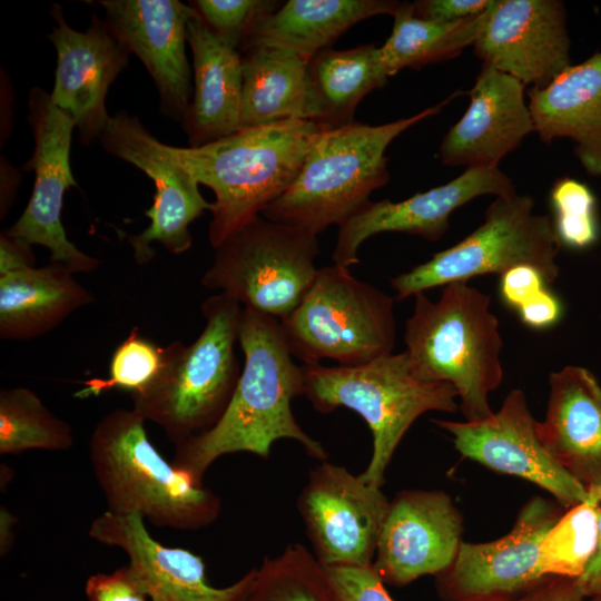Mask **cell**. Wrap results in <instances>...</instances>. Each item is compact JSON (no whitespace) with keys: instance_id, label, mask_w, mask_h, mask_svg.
I'll list each match as a JSON object with an SVG mask.
<instances>
[{"instance_id":"6da1fadb","label":"cell","mask_w":601,"mask_h":601,"mask_svg":"<svg viewBox=\"0 0 601 601\" xmlns=\"http://www.w3.org/2000/svg\"><path fill=\"white\" fill-rule=\"evenodd\" d=\"M238 343L245 362L227 408L209 430L175 443L173 464L203 482L218 457L248 452L267 459L280 439L294 440L309 456L326 461L323 445L299 426L292 411V401L304 395V374L280 322L244 307Z\"/></svg>"},{"instance_id":"7a4b0ae2","label":"cell","mask_w":601,"mask_h":601,"mask_svg":"<svg viewBox=\"0 0 601 601\" xmlns=\"http://www.w3.org/2000/svg\"><path fill=\"white\" fill-rule=\"evenodd\" d=\"M326 127L285 119L243 128L199 147H174L185 167L215 195L208 240L213 248L260 216L296 180Z\"/></svg>"},{"instance_id":"3957f363","label":"cell","mask_w":601,"mask_h":601,"mask_svg":"<svg viewBox=\"0 0 601 601\" xmlns=\"http://www.w3.org/2000/svg\"><path fill=\"white\" fill-rule=\"evenodd\" d=\"M414 297L404 332L413 373L427 382L453 385L465 421L491 416L489 395L503 380V342L490 296L467 282H454L435 302L424 292Z\"/></svg>"},{"instance_id":"277c9868","label":"cell","mask_w":601,"mask_h":601,"mask_svg":"<svg viewBox=\"0 0 601 601\" xmlns=\"http://www.w3.org/2000/svg\"><path fill=\"white\" fill-rule=\"evenodd\" d=\"M145 422L132 407L118 408L91 433L89 459L107 511L176 530L210 525L221 511L219 496L162 457Z\"/></svg>"},{"instance_id":"5b68a950","label":"cell","mask_w":601,"mask_h":601,"mask_svg":"<svg viewBox=\"0 0 601 601\" xmlns=\"http://www.w3.org/2000/svg\"><path fill=\"white\" fill-rule=\"evenodd\" d=\"M456 92L416 115L380 126L352 121L325 128L312 145L293 185L262 213L265 218L317 235L357 215L371 194L387 184L388 145L437 114Z\"/></svg>"},{"instance_id":"8992f818","label":"cell","mask_w":601,"mask_h":601,"mask_svg":"<svg viewBox=\"0 0 601 601\" xmlns=\"http://www.w3.org/2000/svg\"><path fill=\"white\" fill-rule=\"evenodd\" d=\"M205 327L189 345L165 346L164 366L141 393L131 394L132 408L177 443L213 427L227 408L242 370L235 354L243 308L224 293L200 307Z\"/></svg>"},{"instance_id":"52a82bcc","label":"cell","mask_w":601,"mask_h":601,"mask_svg":"<svg viewBox=\"0 0 601 601\" xmlns=\"http://www.w3.org/2000/svg\"><path fill=\"white\" fill-rule=\"evenodd\" d=\"M304 396L321 413L338 407L355 411L373 436V451L363 481L382 487L385 471L403 436L424 413H453L459 394L446 382L417 377L406 352L391 353L356 366L303 364Z\"/></svg>"},{"instance_id":"ba28073f","label":"cell","mask_w":601,"mask_h":601,"mask_svg":"<svg viewBox=\"0 0 601 601\" xmlns=\"http://www.w3.org/2000/svg\"><path fill=\"white\" fill-rule=\"evenodd\" d=\"M293 357L356 366L393 353L394 298L354 277L348 268L322 267L298 306L279 321Z\"/></svg>"},{"instance_id":"9c48e42d","label":"cell","mask_w":601,"mask_h":601,"mask_svg":"<svg viewBox=\"0 0 601 601\" xmlns=\"http://www.w3.org/2000/svg\"><path fill=\"white\" fill-rule=\"evenodd\" d=\"M528 195L496 197L485 211L483 224L454 246L391 279L395 298L403 300L417 293L486 274L530 265L548 284L560 274L556 257L561 248L552 220L533 213Z\"/></svg>"},{"instance_id":"30bf717a","label":"cell","mask_w":601,"mask_h":601,"mask_svg":"<svg viewBox=\"0 0 601 601\" xmlns=\"http://www.w3.org/2000/svg\"><path fill=\"white\" fill-rule=\"evenodd\" d=\"M214 250L201 285L278 321L298 306L319 269L315 265L317 235L262 215Z\"/></svg>"},{"instance_id":"8fae6325","label":"cell","mask_w":601,"mask_h":601,"mask_svg":"<svg viewBox=\"0 0 601 601\" xmlns=\"http://www.w3.org/2000/svg\"><path fill=\"white\" fill-rule=\"evenodd\" d=\"M104 149L142 170L156 188L154 204L146 210L150 224L128 237L135 260L147 264L155 256L151 243L157 242L171 254H181L193 244L190 224L210 210L199 190L196 177L177 157L173 146L160 142L126 111L110 116L99 136Z\"/></svg>"},{"instance_id":"7c38bea8","label":"cell","mask_w":601,"mask_h":601,"mask_svg":"<svg viewBox=\"0 0 601 601\" xmlns=\"http://www.w3.org/2000/svg\"><path fill=\"white\" fill-rule=\"evenodd\" d=\"M555 500L530 499L520 510L512 530L484 543L462 542L452 564L435 577L444 601H509L545 581L541 544L564 513Z\"/></svg>"},{"instance_id":"4fadbf2b","label":"cell","mask_w":601,"mask_h":601,"mask_svg":"<svg viewBox=\"0 0 601 601\" xmlns=\"http://www.w3.org/2000/svg\"><path fill=\"white\" fill-rule=\"evenodd\" d=\"M28 108L35 148L23 168L35 171V185L24 211L3 234L30 247H46L50 263L61 264L73 274L91 273L100 260L78 249L61 224L65 193L77 186L70 168L75 121L39 87L30 91Z\"/></svg>"},{"instance_id":"5bb4252c","label":"cell","mask_w":601,"mask_h":601,"mask_svg":"<svg viewBox=\"0 0 601 601\" xmlns=\"http://www.w3.org/2000/svg\"><path fill=\"white\" fill-rule=\"evenodd\" d=\"M390 501L346 467L321 461L297 499L314 555L324 566L373 564Z\"/></svg>"},{"instance_id":"9a60e30c","label":"cell","mask_w":601,"mask_h":601,"mask_svg":"<svg viewBox=\"0 0 601 601\" xmlns=\"http://www.w3.org/2000/svg\"><path fill=\"white\" fill-rule=\"evenodd\" d=\"M433 423L451 435L454 447L463 457L536 484L565 510L588 496V491L542 446L535 430L536 421L520 388L511 390L501 408L484 420H433Z\"/></svg>"},{"instance_id":"2e32d148","label":"cell","mask_w":601,"mask_h":601,"mask_svg":"<svg viewBox=\"0 0 601 601\" xmlns=\"http://www.w3.org/2000/svg\"><path fill=\"white\" fill-rule=\"evenodd\" d=\"M462 533V514L445 492L403 490L390 501L372 566L398 588L436 577L454 561Z\"/></svg>"},{"instance_id":"e0dca14e","label":"cell","mask_w":601,"mask_h":601,"mask_svg":"<svg viewBox=\"0 0 601 601\" xmlns=\"http://www.w3.org/2000/svg\"><path fill=\"white\" fill-rule=\"evenodd\" d=\"M482 65L543 88L571 66L566 16L559 0H493L473 45Z\"/></svg>"},{"instance_id":"ac0fdd59","label":"cell","mask_w":601,"mask_h":601,"mask_svg":"<svg viewBox=\"0 0 601 601\" xmlns=\"http://www.w3.org/2000/svg\"><path fill=\"white\" fill-rule=\"evenodd\" d=\"M56 26L49 40L57 51L51 101L68 112L83 145L98 140L110 116L106 96L116 77L128 66L131 51L110 24L91 17L86 31L71 28L59 4L51 8Z\"/></svg>"},{"instance_id":"d6986e66","label":"cell","mask_w":601,"mask_h":601,"mask_svg":"<svg viewBox=\"0 0 601 601\" xmlns=\"http://www.w3.org/2000/svg\"><path fill=\"white\" fill-rule=\"evenodd\" d=\"M515 193L512 180L497 167H469L455 179L405 200L370 201L339 226L333 264L345 268L356 265L359 246L380 233L400 231L439 240L449 229L450 215L459 207L479 196L504 197Z\"/></svg>"},{"instance_id":"ffe728a7","label":"cell","mask_w":601,"mask_h":601,"mask_svg":"<svg viewBox=\"0 0 601 601\" xmlns=\"http://www.w3.org/2000/svg\"><path fill=\"white\" fill-rule=\"evenodd\" d=\"M98 3L106 12L105 20L152 78L161 112L183 124L194 91L186 55L187 22L194 7L178 0H102Z\"/></svg>"},{"instance_id":"44dd1931","label":"cell","mask_w":601,"mask_h":601,"mask_svg":"<svg viewBox=\"0 0 601 601\" xmlns=\"http://www.w3.org/2000/svg\"><path fill=\"white\" fill-rule=\"evenodd\" d=\"M88 534L127 554V565L149 601H239L255 573L254 568L228 587H213L199 555L159 543L139 515H118L106 510L91 522Z\"/></svg>"},{"instance_id":"7402d4cb","label":"cell","mask_w":601,"mask_h":601,"mask_svg":"<svg viewBox=\"0 0 601 601\" xmlns=\"http://www.w3.org/2000/svg\"><path fill=\"white\" fill-rule=\"evenodd\" d=\"M524 87L514 77L482 65L469 91L465 114L440 146L442 162L467 168L497 167L506 154L534 131Z\"/></svg>"},{"instance_id":"603a6c76","label":"cell","mask_w":601,"mask_h":601,"mask_svg":"<svg viewBox=\"0 0 601 601\" xmlns=\"http://www.w3.org/2000/svg\"><path fill=\"white\" fill-rule=\"evenodd\" d=\"M543 422L535 425L546 453L587 491L601 486V385L581 366L549 376Z\"/></svg>"},{"instance_id":"cb8c5ba5","label":"cell","mask_w":601,"mask_h":601,"mask_svg":"<svg viewBox=\"0 0 601 601\" xmlns=\"http://www.w3.org/2000/svg\"><path fill=\"white\" fill-rule=\"evenodd\" d=\"M187 41L194 91L181 126L189 147H199L240 129L243 60L239 50L210 31L196 9L187 22Z\"/></svg>"},{"instance_id":"d4e9b609","label":"cell","mask_w":601,"mask_h":601,"mask_svg":"<svg viewBox=\"0 0 601 601\" xmlns=\"http://www.w3.org/2000/svg\"><path fill=\"white\" fill-rule=\"evenodd\" d=\"M534 131L543 141L569 138L584 170L601 177V50L551 83L528 90Z\"/></svg>"},{"instance_id":"484cf974","label":"cell","mask_w":601,"mask_h":601,"mask_svg":"<svg viewBox=\"0 0 601 601\" xmlns=\"http://www.w3.org/2000/svg\"><path fill=\"white\" fill-rule=\"evenodd\" d=\"M93 302L95 296L61 264L6 272L0 274V337H39Z\"/></svg>"},{"instance_id":"4316f807","label":"cell","mask_w":601,"mask_h":601,"mask_svg":"<svg viewBox=\"0 0 601 601\" xmlns=\"http://www.w3.org/2000/svg\"><path fill=\"white\" fill-rule=\"evenodd\" d=\"M391 0H288L254 27L240 50L272 47L311 61L352 26L378 14H392Z\"/></svg>"},{"instance_id":"83f0119b","label":"cell","mask_w":601,"mask_h":601,"mask_svg":"<svg viewBox=\"0 0 601 601\" xmlns=\"http://www.w3.org/2000/svg\"><path fill=\"white\" fill-rule=\"evenodd\" d=\"M242 60L240 129L285 119L312 120L308 60L272 47L248 48Z\"/></svg>"},{"instance_id":"f1b7e54d","label":"cell","mask_w":601,"mask_h":601,"mask_svg":"<svg viewBox=\"0 0 601 601\" xmlns=\"http://www.w3.org/2000/svg\"><path fill=\"white\" fill-rule=\"evenodd\" d=\"M308 75L312 120L326 128L351 124L359 101L388 79L374 45L323 50L311 59Z\"/></svg>"},{"instance_id":"f546056e","label":"cell","mask_w":601,"mask_h":601,"mask_svg":"<svg viewBox=\"0 0 601 601\" xmlns=\"http://www.w3.org/2000/svg\"><path fill=\"white\" fill-rule=\"evenodd\" d=\"M490 7L477 16L439 22L414 17L407 2H401L393 16L392 33L378 48V57L386 75L391 77L404 68L418 69L459 56L479 38Z\"/></svg>"},{"instance_id":"4dcf8cb0","label":"cell","mask_w":601,"mask_h":601,"mask_svg":"<svg viewBox=\"0 0 601 601\" xmlns=\"http://www.w3.org/2000/svg\"><path fill=\"white\" fill-rule=\"evenodd\" d=\"M73 445L70 425L27 387L0 391V454L28 450L65 451Z\"/></svg>"},{"instance_id":"1f68e13d","label":"cell","mask_w":601,"mask_h":601,"mask_svg":"<svg viewBox=\"0 0 601 601\" xmlns=\"http://www.w3.org/2000/svg\"><path fill=\"white\" fill-rule=\"evenodd\" d=\"M239 601H337L324 566L303 544L265 556Z\"/></svg>"},{"instance_id":"d6a6232c","label":"cell","mask_w":601,"mask_h":601,"mask_svg":"<svg viewBox=\"0 0 601 601\" xmlns=\"http://www.w3.org/2000/svg\"><path fill=\"white\" fill-rule=\"evenodd\" d=\"M598 542L597 497L565 510L541 544V568L545 575L579 578L591 561Z\"/></svg>"},{"instance_id":"836d02e7","label":"cell","mask_w":601,"mask_h":601,"mask_svg":"<svg viewBox=\"0 0 601 601\" xmlns=\"http://www.w3.org/2000/svg\"><path fill=\"white\" fill-rule=\"evenodd\" d=\"M165 362V347L141 336L138 327L115 349L106 378H90L75 396L87 398L118 388L131 394L141 393L159 375Z\"/></svg>"},{"instance_id":"e575fe53","label":"cell","mask_w":601,"mask_h":601,"mask_svg":"<svg viewBox=\"0 0 601 601\" xmlns=\"http://www.w3.org/2000/svg\"><path fill=\"white\" fill-rule=\"evenodd\" d=\"M551 204L554 230L562 245L584 249L598 242L597 198L587 184L571 177L559 178L551 188Z\"/></svg>"},{"instance_id":"d590c367","label":"cell","mask_w":601,"mask_h":601,"mask_svg":"<svg viewBox=\"0 0 601 601\" xmlns=\"http://www.w3.org/2000/svg\"><path fill=\"white\" fill-rule=\"evenodd\" d=\"M546 285L539 269L520 265L501 275L499 290L502 300L516 311L524 325L544 329L554 326L563 312L560 299Z\"/></svg>"},{"instance_id":"8d00e7d4","label":"cell","mask_w":601,"mask_h":601,"mask_svg":"<svg viewBox=\"0 0 601 601\" xmlns=\"http://www.w3.org/2000/svg\"><path fill=\"white\" fill-rule=\"evenodd\" d=\"M190 4L214 35L237 50L257 22L282 6L274 0H196Z\"/></svg>"},{"instance_id":"74e56055","label":"cell","mask_w":601,"mask_h":601,"mask_svg":"<svg viewBox=\"0 0 601 601\" xmlns=\"http://www.w3.org/2000/svg\"><path fill=\"white\" fill-rule=\"evenodd\" d=\"M324 570L337 601H393L372 565Z\"/></svg>"},{"instance_id":"f35d334b","label":"cell","mask_w":601,"mask_h":601,"mask_svg":"<svg viewBox=\"0 0 601 601\" xmlns=\"http://www.w3.org/2000/svg\"><path fill=\"white\" fill-rule=\"evenodd\" d=\"M85 592L89 601H149L127 564L111 573L89 577Z\"/></svg>"},{"instance_id":"ab89813d","label":"cell","mask_w":601,"mask_h":601,"mask_svg":"<svg viewBox=\"0 0 601 601\" xmlns=\"http://www.w3.org/2000/svg\"><path fill=\"white\" fill-rule=\"evenodd\" d=\"M492 0H420L407 2L410 12L420 19L452 22L484 12Z\"/></svg>"},{"instance_id":"60d3db41","label":"cell","mask_w":601,"mask_h":601,"mask_svg":"<svg viewBox=\"0 0 601 601\" xmlns=\"http://www.w3.org/2000/svg\"><path fill=\"white\" fill-rule=\"evenodd\" d=\"M509 601H588L577 578L552 575L531 591Z\"/></svg>"},{"instance_id":"b9f144b4","label":"cell","mask_w":601,"mask_h":601,"mask_svg":"<svg viewBox=\"0 0 601 601\" xmlns=\"http://www.w3.org/2000/svg\"><path fill=\"white\" fill-rule=\"evenodd\" d=\"M590 491L597 497L598 542L591 561L581 577L577 579L583 594L588 599L601 595V486Z\"/></svg>"},{"instance_id":"7bdbcfd3","label":"cell","mask_w":601,"mask_h":601,"mask_svg":"<svg viewBox=\"0 0 601 601\" xmlns=\"http://www.w3.org/2000/svg\"><path fill=\"white\" fill-rule=\"evenodd\" d=\"M26 266H35L31 247L2 233L0 237V274Z\"/></svg>"},{"instance_id":"ee69618b","label":"cell","mask_w":601,"mask_h":601,"mask_svg":"<svg viewBox=\"0 0 601 601\" xmlns=\"http://www.w3.org/2000/svg\"><path fill=\"white\" fill-rule=\"evenodd\" d=\"M16 518L6 508L0 510V553L6 555L12 544L14 535Z\"/></svg>"},{"instance_id":"f6af8a7d","label":"cell","mask_w":601,"mask_h":601,"mask_svg":"<svg viewBox=\"0 0 601 601\" xmlns=\"http://www.w3.org/2000/svg\"><path fill=\"white\" fill-rule=\"evenodd\" d=\"M588 601H601V595L590 598V599H588Z\"/></svg>"}]
</instances>
